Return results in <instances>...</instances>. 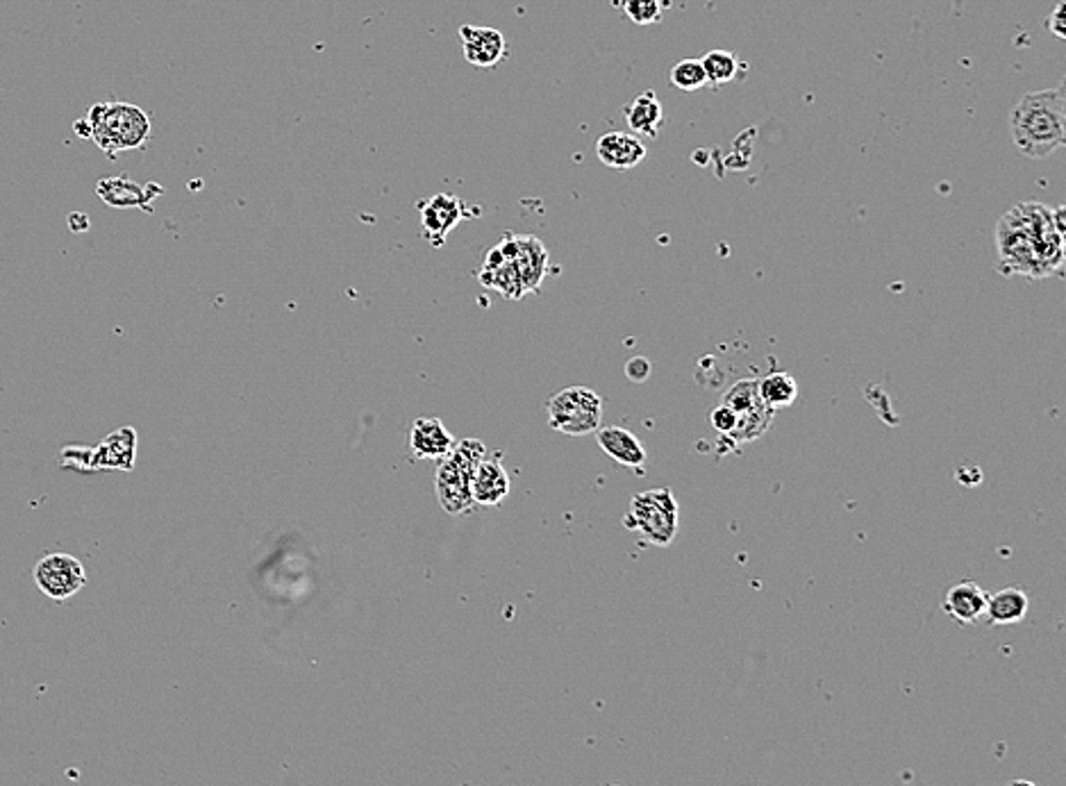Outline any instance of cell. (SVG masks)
<instances>
[{
    "label": "cell",
    "mask_w": 1066,
    "mask_h": 786,
    "mask_svg": "<svg viewBox=\"0 0 1066 786\" xmlns=\"http://www.w3.org/2000/svg\"><path fill=\"white\" fill-rule=\"evenodd\" d=\"M1064 207L1019 203L996 226L998 268L1005 275L1044 279L1064 266Z\"/></svg>",
    "instance_id": "6da1fadb"
},
{
    "label": "cell",
    "mask_w": 1066,
    "mask_h": 786,
    "mask_svg": "<svg viewBox=\"0 0 1066 786\" xmlns=\"http://www.w3.org/2000/svg\"><path fill=\"white\" fill-rule=\"evenodd\" d=\"M1015 146L1030 159H1046L1066 144L1064 85L1026 94L1009 115Z\"/></svg>",
    "instance_id": "7a4b0ae2"
},
{
    "label": "cell",
    "mask_w": 1066,
    "mask_h": 786,
    "mask_svg": "<svg viewBox=\"0 0 1066 786\" xmlns=\"http://www.w3.org/2000/svg\"><path fill=\"white\" fill-rule=\"evenodd\" d=\"M89 139L109 157L139 150L148 144L153 126L150 117L133 102H96L87 109Z\"/></svg>",
    "instance_id": "3957f363"
},
{
    "label": "cell",
    "mask_w": 1066,
    "mask_h": 786,
    "mask_svg": "<svg viewBox=\"0 0 1066 786\" xmlns=\"http://www.w3.org/2000/svg\"><path fill=\"white\" fill-rule=\"evenodd\" d=\"M487 445L480 439L456 441L453 451L439 460L434 475V491L441 510L451 517L467 514L476 508L471 493V478L476 466L487 455Z\"/></svg>",
    "instance_id": "277c9868"
},
{
    "label": "cell",
    "mask_w": 1066,
    "mask_h": 786,
    "mask_svg": "<svg viewBox=\"0 0 1066 786\" xmlns=\"http://www.w3.org/2000/svg\"><path fill=\"white\" fill-rule=\"evenodd\" d=\"M678 502L671 489L657 487L630 498V512L626 517V528L637 530L648 543L666 548L678 534Z\"/></svg>",
    "instance_id": "5b68a950"
},
{
    "label": "cell",
    "mask_w": 1066,
    "mask_h": 786,
    "mask_svg": "<svg viewBox=\"0 0 1066 786\" xmlns=\"http://www.w3.org/2000/svg\"><path fill=\"white\" fill-rule=\"evenodd\" d=\"M550 430L569 436H587L603 423V399L594 389L569 386L548 401Z\"/></svg>",
    "instance_id": "8992f818"
},
{
    "label": "cell",
    "mask_w": 1066,
    "mask_h": 786,
    "mask_svg": "<svg viewBox=\"0 0 1066 786\" xmlns=\"http://www.w3.org/2000/svg\"><path fill=\"white\" fill-rule=\"evenodd\" d=\"M32 578L46 598L62 602L74 598L87 584V569L74 554L50 552L37 561Z\"/></svg>",
    "instance_id": "52a82bcc"
},
{
    "label": "cell",
    "mask_w": 1066,
    "mask_h": 786,
    "mask_svg": "<svg viewBox=\"0 0 1066 786\" xmlns=\"http://www.w3.org/2000/svg\"><path fill=\"white\" fill-rule=\"evenodd\" d=\"M419 214H421V233L426 242L439 248L443 246L446 237L453 233L458 223H462L464 218L480 216V209L469 207L462 198L453 194H434L432 198L419 205Z\"/></svg>",
    "instance_id": "ba28073f"
},
{
    "label": "cell",
    "mask_w": 1066,
    "mask_h": 786,
    "mask_svg": "<svg viewBox=\"0 0 1066 786\" xmlns=\"http://www.w3.org/2000/svg\"><path fill=\"white\" fill-rule=\"evenodd\" d=\"M478 279L482 283L485 289L500 294L505 301H521L526 296L524 285H521V275L517 271L515 257H512V242L510 233L496 244L487 257L485 264L478 273Z\"/></svg>",
    "instance_id": "9c48e42d"
},
{
    "label": "cell",
    "mask_w": 1066,
    "mask_h": 786,
    "mask_svg": "<svg viewBox=\"0 0 1066 786\" xmlns=\"http://www.w3.org/2000/svg\"><path fill=\"white\" fill-rule=\"evenodd\" d=\"M137 462V430L119 428L89 451V471H133Z\"/></svg>",
    "instance_id": "30bf717a"
},
{
    "label": "cell",
    "mask_w": 1066,
    "mask_h": 786,
    "mask_svg": "<svg viewBox=\"0 0 1066 786\" xmlns=\"http://www.w3.org/2000/svg\"><path fill=\"white\" fill-rule=\"evenodd\" d=\"M510 242H512V257H515L517 271L521 275V285H524L526 296L537 294L544 285V279L548 275V266H550L548 250H546L544 242L532 237V235H512V233H510Z\"/></svg>",
    "instance_id": "8fae6325"
},
{
    "label": "cell",
    "mask_w": 1066,
    "mask_h": 786,
    "mask_svg": "<svg viewBox=\"0 0 1066 786\" xmlns=\"http://www.w3.org/2000/svg\"><path fill=\"white\" fill-rule=\"evenodd\" d=\"M460 41L464 60L476 69H491L508 55V41L496 28L462 26Z\"/></svg>",
    "instance_id": "7c38bea8"
},
{
    "label": "cell",
    "mask_w": 1066,
    "mask_h": 786,
    "mask_svg": "<svg viewBox=\"0 0 1066 786\" xmlns=\"http://www.w3.org/2000/svg\"><path fill=\"white\" fill-rule=\"evenodd\" d=\"M500 458L502 453H487L473 471L471 493H473V502L482 504V508H498V504L512 491L510 475L508 471H505Z\"/></svg>",
    "instance_id": "4fadbf2b"
},
{
    "label": "cell",
    "mask_w": 1066,
    "mask_h": 786,
    "mask_svg": "<svg viewBox=\"0 0 1066 786\" xmlns=\"http://www.w3.org/2000/svg\"><path fill=\"white\" fill-rule=\"evenodd\" d=\"M96 194L98 198L109 205V207H115V209H130V207H139L144 212H153L150 207V200L153 198H159L164 194V189L155 183L141 187L137 185L135 180H130L128 176H111V178H102L98 180L96 185Z\"/></svg>",
    "instance_id": "5bb4252c"
},
{
    "label": "cell",
    "mask_w": 1066,
    "mask_h": 786,
    "mask_svg": "<svg viewBox=\"0 0 1066 786\" xmlns=\"http://www.w3.org/2000/svg\"><path fill=\"white\" fill-rule=\"evenodd\" d=\"M596 439H598L600 451L626 469H642L648 460L644 443L626 428L600 425L596 430Z\"/></svg>",
    "instance_id": "9a60e30c"
},
{
    "label": "cell",
    "mask_w": 1066,
    "mask_h": 786,
    "mask_svg": "<svg viewBox=\"0 0 1066 786\" xmlns=\"http://www.w3.org/2000/svg\"><path fill=\"white\" fill-rule=\"evenodd\" d=\"M596 155L605 166L616 168V171H628V168H635L646 159V146L633 132L614 130L596 141Z\"/></svg>",
    "instance_id": "2e32d148"
},
{
    "label": "cell",
    "mask_w": 1066,
    "mask_h": 786,
    "mask_svg": "<svg viewBox=\"0 0 1066 786\" xmlns=\"http://www.w3.org/2000/svg\"><path fill=\"white\" fill-rule=\"evenodd\" d=\"M456 436L441 419H417L410 428V451L419 460H441L453 451Z\"/></svg>",
    "instance_id": "e0dca14e"
},
{
    "label": "cell",
    "mask_w": 1066,
    "mask_h": 786,
    "mask_svg": "<svg viewBox=\"0 0 1066 786\" xmlns=\"http://www.w3.org/2000/svg\"><path fill=\"white\" fill-rule=\"evenodd\" d=\"M941 607H943V613L950 616L952 621H958L962 626H971L985 616L987 591L971 580H962V582L952 584L946 591V598H943Z\"/></svg>",
    "instance_id": "ac0fdd59"
},
{
    "label": "cell",
    "mask_w": 1066,
    "mask_h": 786,
    "mask_svg": "<svg viewBox=\"0 0 1066 786\" xmlns=\"http://www.w3.org/2000/svg\"><path fill=\"white\" fill-rule=\"evenodd\" d=\"M1030 609V598L1021 587H1007L996 593H987L985 616L991 626L1021 623Z\"/></svg>",
    "instance_id": "d6986e66"
},
{
    "label": "cell",
    "mask_w": 1066,
    "mask_h": 786,
    "mask_svg": "<svg viewBox=\"0 0 1066 786\" xmlns=\"http://www.w3.org/2000/svg\"><path fill=\"white\" fill-rule=\"evenodd\" d=\"M624 117L633 135L639 139H657L664 124V109L655 91H644L624 107Z\"/></svg>",
    "instance_id": "ffe728a7"
},
{
    "label": "cell",
    "mask_w": 1066,
    "mask_h": 786,
    "mask_svg": "<svg viewBox=\"0 0 1066 786\" xmlns=\"http://www.w3.org/2000/svg\"><path fill=\"white\" fill-rule=\"evenodd\" d=\"M757 393H760V401L775 414L796 403L799 384L790 373L773 371L764 375L762 380H757Z\"/></svg>",
    "instance_id": "44dd1931"
},
{
    "label": "cell",
    "mask_w": 1066,
    "mask_h": 786,
    "mask_svg": "<svg viewBox=\"0 0 1066 786\" xmlns=\"http://www.w3.org/2000/svg\"><path fill=\"white\" fill-rule=\"evenodd\" d=\"M771 421H773V412L760 401V403H755L753 407H749L746 412L737 414L735 430L725 436V441L733 443V445H742V443L757 441V439L764 436V432L769 430Z\"/></svg>",
    "instance_id": "7402d4cb"
},
{
    "label": "cell",
    "mask_w": 1066,
    "mask_h": 786,
    "mask_svg": "<svg viewBox=\"0 0 1066 786\" xmlns=\"http://www.w3.org/2000/svg\"><path fill=\"white\" fill-rule=\"evenodd\" d=\"M701 65H703V71H705V80L712 87H723L727 82H733L740 73V60L735 58L731 50L714 48V50L703 55Z\"/></svg>",
    "instance_id": "603a6c76"
},
{
    "label": "cell",
    "mask_w": 1066,
    "mask_h": 786,
    "mask_svg": "<svg viewBox=\"0 0 1066 786\" xmlns=\"http://www.w3.org/2000/svg\"><path fill=\"white\" fill-rule=\"evenodd\" d=\"M616 6L635 26H655L666 12V0H616Z\"/></svg>",
    "instance_id": "cb8c5ba5"
},
{
    "label": "cell",
    "mask_w": 1066,
    "mask_h": 786,
    "mask_svg": "<svg viewBox=\"0 0 1066 786\" xmlns=\"http://www.w3.org/2000/svg\"><path fill=\"white\" fill-rule=\"evenodd\" d=\"M668 80H671V87H676L681 91H698L707 85L701 60H681L678 65H673Z\"/></svg>",
    "instance_id": "d4e9b609"
},
{
    "label": "cell",
    "mask_w": 1066,
    "mask_h": 786,
    "mask_svg": "<svg viewBox=\"0 0 1066 786\" xmlns=\"http://www.w3.org/2000/svg\"><path fill=\"white\" fill-rule=\"evenodd\" d=\"M725 407H731L735 414L746 412L755 403H760V393H757V380H740L731 389L725 391V396L721 401Z\"/></svg>",
    "instance_id": "484cf974"
},
{
    "label": "cell",
    "mask_w": 1066,
    "mask_h": 786,
    "mask_svg": "<svg viewBox=\"0 0 1066 786\" xmlns=\"http://www.w3.org/2000/svg\"><path fill=\"white\" fill-rule=\"evenodd\" d=\"M710 421H712V428L725 439L727 434H731L735 430V423H737V414L731 410V407H725L723 403L718 407L712 410L710 414Z\"/></svg>",
    "instance_id": "4316f807"
},
{
    "label": "cell",
    "mask_w": 1066,
    "mask_h": 786,
    "mask_svg": "<svg viewBox=\"0 0 1066 786\" xmlns=\"http://www.w3.org/2000/svg\"><path fill=\"white\" fill-rule=\"evenodd\" d=\"M626 375L628 380L633 382H646L651 377V362L646 357H633L628 364H626Z\"/></svg>",
    "instance_id": "83f0119b"
},
{
    "label": "cell",
    "mask_w": 1066,
    "mask_h": 786,
    "mask_svg": "<svg viewBox=\"0 0 1066 786\" xmlns=\"http://www.w3.org/2000/svg\"><path fill=\"white\" fill-rule=\"evenodd\" d=\"M1064 10L1066 6L1064 3H1057L1055 10L1048 14L1046 19V28L1057 37V39H1064L1066 37V23H1064Z\"/></svg>",
    "instance_id": "f1b7e54d"
},
{
    "label": "cell",
    "mask_w": 1066,
    "mask_h": 786,
    "mask_svg": "<svg viewBox=\"0 0 1066 786\" xmlns=\"http://www.w3.org/2000/svg\"><path fill=\"white\" fill-rule=\"evenodd\" d=\"M69 226L74 233H85L89 228V218L82 214H71L69 216Z\"/></svg>",
    "instance_id": "f546056e"
},
{
    "label": "cell",
    "mask_w": 1066,
    "mask_h": 786,
    "mask_svg": "<svg viewBox=\"0 0 1066 786\" xmlns=\"http://www.w3.org/2000/svg\"><path fill=\"white\" fill-rule=\"evenodd\" d=\"M607 786H624V784H607Z\"/></svg>",
    "instance_id": "4dcf8cb0"
},
{
    "label": "cell",
    "mask_w": 1066,
    "mask_h": 786,
    "mask_svg": "<svg viewBox=\"0 0 1066 786\" xmlns=\"http://www.w3.org/2000/svg\"><path fill=\"white\" fill-rule=\"evenodd\" d=\"M614 3H616V0H614Z\"/></svg>",
    "instance_id": "1f68e13d"
}]
</instances>
